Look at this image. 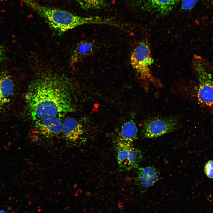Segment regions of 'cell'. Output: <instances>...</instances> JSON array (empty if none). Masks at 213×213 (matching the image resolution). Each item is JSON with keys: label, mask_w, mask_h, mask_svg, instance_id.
<instances>
[{"label": "cell", "mask_w": 213, "mask_h": 213, "mask_svg": "<svg viewBox=\"0 0 213 213\" xmlns=\"http://www.w3.org/2000/svg\"><path fill=\"white\" fill-rule=\"evenodd\" d=\"M212 3L213 4V0H212Z\"/></svg>", "instance_id": "19"}, {"label": "cell", "mask_w": 213, "mask_h": 213, "mask_svg": "<svg viewBox=\"0 0 213 213\" xmlns=\"http://www.w3.org/2000/svg\"><path fill=\"white\" fill-rule=\"evenodd\" d=\"M130 57L131 64L146 90H148L151 84L156 88L162 87L160 80L153 75L150 69L154 59L147 37H145L138 42Z\"/></svg>", "instance_id": "3"}, {"label": "cell", "mask_w": 213, "mask_h": 213, "mask_svg": "<svg viewBox=\"0 0 213 213\" xmlns=\"http://www.w3.org/2000/svg\"><path fill=\"white\" fill-rule=\"evenodd\" d=\"M94 48V45L92 42L84 40L79 42L72 53L70 64L73 65L84 57L92 54Z\"/></svg>", "instance_id": "12"}, {"label": "cell", "mask_w": 213, "mask_h": 213, "mask_svg": "<svg viewBox=\"0 0 213 213\" xmlns=\"http://www.w3.org/2000/svg\"><path fill=\"white\" fill-rule=\"evenodd\" d=\"M180 126L177 117H154L145 120L143 124L142 135L144 138H154L173 132Z\"/></svg>", "instance_id": "5"}, {"label": "cell", "mask_w": 213, "mask_h": 213, "mask_svg": "<svg viewBox=\"0 0 213 213\" xmlns=\"http://www.w3.org/2000/svg\"><path fill=\"white\" fill-rule=\"evenodd\" d=\"M0 213H7L5 211L3 210H0Z\"/></svg>", "instance_id": "18"}, {"label": "cell", "mask_w": 213, "mask_h": 213, "mask_svg": "<svg viewBox=\"0 0 213 213\" xmlns=\"http://www.w3.org/2000/svg\"><path fill=\"white\" fill-rule=\"evenodd\" d=\"M179 0H143L144 6L148 9L161 14L168 13Z\"/></svg>", "instance_id": "11"}, {"label": "cell", "mask_w": 213, "mask_h": 213, "mask_svg": "<svg viewBox=\"0 0 213 213\" xmlns=\"http://www.w3.org/2000/svg\"><path fill=\"white\" fill-rule=\"evenodd\" d=\"M117 159L120 170L137 168L142 159L140 151L134 147L132 143L117 140L116 143Z\"/></svg>", "instance_id": "6"}, {"label": "cell", "mask_w": 213, "mask_h": 213, "mask_svg": "<svg viewBox=\"0 0 213 213\" xmlns=\"http://www.w3.org/2000/svg\"><path fill=\"white\" fill-rule=\"evenodd\" d=\"M34 129L40 134L52 136L61 131V122L59 117H54L35 121Z\"/></svg>", "instance_id": "8"}, {"label": "cell", "mask_w": 213, "mask_h": 213, "mask_svg": "<svg viewBox=\"0 0 213 213\" xmlns=\"http://www.w3.org/2000/svg\"><path fill=\"white\" fill-rule=\"evenodd\" d=\"M61 131L66 138L72 141L78 140L83 133V125L72 117L66 118L62 123Z\"/></svg>", "instance_id": "10"}, {"label": "cell", "mask_w": 213, "mask_h": 213, "mask_svg": "<svg viewBox=\"0 0 213 213\" xmlns=\"http://www.w3.org/2000/svg\"><path fill=\"white\" fill-rule=\"evenodd\" d=\"M137 133L138 129L135 122L133 120H130L122 125L117 140L132 143L137 138Z\"/></svg>", "instance_id": "13"}, {"label": "cell", "mask_w": 213, "mask_h": 213, "mask_svg": "<svg viewBox=\"0 0 213 213\" xmlns=\"http://www.w3.org/2000/svg\"><path fill=\"white\" fill-rule=\"evenodd\" d=\"M20 0L42 17L50 28L59 35L84 24L110 23L109 19L97 16H80L66 10L43 6L34 0Z\"/></svg>", "instance_id": "2"}, {"label": "cell", "mask_w": 213, "mask_h": 213, "mask_svg": "<svg viewBox=\"0 0 213 213\" xmlns=\"http://www.w3.org/2000/svg\"><path fill=\"white\" fill-rule=\"evenodd\" d=\"M192 66L198 77L197 97L199 102L209 107L213 106V78L207 69L206 62L202 57L194 55Z\"/></svg>", "instance_id": "4"}, {"label": "cell", "mask_w": 213, "mask_h": 213, "mask_svg": "<svg viewBox=\"0 0 213 213\" xmlns=\"http://www.w3.org/2000/svg\"><path fill=\"white\" fill-rule=\"evenodd\" d=\"M68 88L64 78L55 75H44L34 81L25 97L33 120L59 117L73 111Z\"/></svg>", "instance_id": "1"}, {"label": "cell", "mask_w": 213, "mask_h": 213, "mask_svg": "<svg viewBox=\"0 0 213 213\" xmlns=\"http://www.w3.org/2000/svg\"><path fill=\"white\" fill-rule=\"evenodd\" d=\"M5 58V50L4 47L0 45V62L4 60Z\"/></svg>", "instance_id": "17"}, {"label": "cell", "mask_w": 213, "mask_h": 213, "mask_svg": "<svg viewBox=\"0 0 213 213\" xmlns=\"http://www.w3.org/2000/svg\"><path fill=\"white\" fill-rule=\"evenodd\" d=\"M14 85L8 74L0 72V111L9 104L14 94Z\"/></svg>", "instance_id": "9"}, {"label": "cell", "mask_w": 213, "mask_h": 213, "mask_svg": "<svg viewBox=\"0 0 213 213\" xmlns=\"http://www.w3.org/2000/svg\"><path fill=\"white\" fill-rule=\"evenodd\" d=\"M204 172L208 177L213 178V160H209L206 162L204 166Z\"/></svg>", "instance_id": "15"}, {"label": "cell", "mask_w": 213, "mask_h": 213, "mask_svg": "<svg viewBox=\"0 0 213 213\" xmlns=\"http://www.w3.org/2000/svg\"><path fill=\"white\" fill-rule=\"evenodd\" d=\"M81 7L85 10L100 9L104 5V0H78Z\"/></svg>", "instance_id": "14"}, {"label": "cell", "mask_w": 213, "mask_h": 213, "mask_svg": "<svg viewBox=\"0 0 213 213\" xmlns=\"http://www.w3.org/2000/svg\"><path fill=\"white\" fill-rule=\"evenodd\" d=\"M159 177V171L153 167H140L138 169L134 182L141 192L143 193L158 181Z\"/></svg>", "instance_id": "7"}, {"label": "cell", "mask_w": 213, "mask_h": 213, "mask_svg": "<svg viewBox=\"0 0 213 213\" xmlns=\"http://www.w3.org/2000/svg\"><path fill=\"white\" fill-rule=\"evenodd\" d=\"M198 0H183L181 8L182 9L188 10L193 8Z\"/></svg>", "instance_id": "16"}]
</instances>
